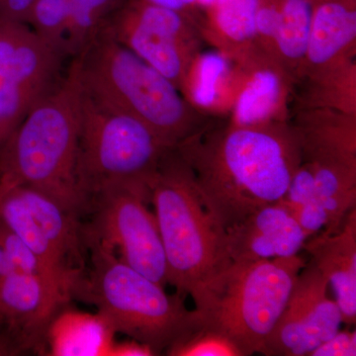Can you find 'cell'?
Returning <instances> with one entry per match:
<instances>
[{
	"label": "cell",
	"instance_id": "3",
	"mask_svg": "<svg viewBox=\"0 0 356 356\" xmlns=\"http://www.w3.org/2000/svg\"><path fill=\"white\" fill-rule=\"evenodd\" d=\"M79 90L67 74L0 146V184L29 187L81 216L88 209L76 180Z\"/></svg>",
	"mask_w": 356,
	"mask_h": 356
},
{
	"label": "cell",
	"instance_id": "9",
	"mask_svg": "<svg viewBox=\"0 0 356 356\" xmlns=\"http://www.w3.org/2000/svg\"><path fill=\"white\" fill-rule=\"evenodd\" d=\"M151 191L125 186L91 200L92 222L84 235L112 250L127 266L165 287L168 264L156 215L147 207Z\"/></svg>",
	"mask_w": 356,
	"mask_h": 356
},
{
	"label": "cell",
	"instance_id": "4",
	"mask_svg": "<svg viewBox=\"0 0 356 356\" xmlns=\"http://www.w3.org/2000/svg\"><path fill=\"white\" fill-rule=\"evenodd\" d=\"M151 202L163 241L168 284L191 295L232 264L226 229L202 197L191 166L175 147L151 182Z\"/></svg>",
	"mask_w": 356,
	"mask_h": 356
},
{
	"label": "cell",
	"instance_id": "31",
	"mask_svg": "<svg viewBox=\"0 0 356 356\" xmlns=\"http://www.w3.org/2000/svg\"><path fill=\"white\" fill-rule=\"evenodd\" d=\"M20 351L13 343L6 327L0 322V356L19 355Z\"/></svg>",
	"mask_w": 356,
	"mask_h": 356
},
{
	"label": "cell",
	"instance_id": "12",
	"mask_svg": "<svg viewBox=\"0 0 356 356\" xmlns=\"http://www.w3.org/2000/svg\"><path fill=\"white\" fill-rule=\"evenodd\" d=\"M69 301L41 276L19 270L0 276V322L20 353L41 346L49 323Z\"/></svg>",
	"mask_w": 356,
	"mask_h": 356
},
{
	"label": "cell",
	"instance_id": "14",
	"mask_svg": "<svg viewBox=\"0 0 356 356\" xmlns=\"http://www.w3.org/2000/svg\"><path fill=\"white\" fill-rule=\"evenodd\" d=\"M232 261H257L299 254L308 236L282 201L268 204L226 229Z\"/></svg>",
	"mask_w": 356,
	"mask_h": 356
},
{
	"label": "cell",
	"instance_id": "6",
	"mask_svg": "<svg viewBox=\"0 0 356 356\" xmlns=\"http://www.w3.org/2000/svg\"><path fill=\"white\" fill-rule=\"evenodd\" d=\"M306 262L299 254L232 262L192 293L199 322L231 339L242 356L259 353Z\"/></svg>",
	"mask_w": 356,
	"mask_h": 356
},
{
	"label": "cell",
	"instance_id": "25",
	"mask_svg": "<svg viewBox=\"0 0 356 356\" xmlns=\"http://www.w3.org/2000/svg\"><path fill=\"white\" fill-rule=\"evenodd\" d=\"M166 353L170 356H242L231 339L201 324L199 320L197 325L177 339Z\"/></svg>",
	"mask_w": 356,
	"mask_h": 356
},
{
	"label": "cell",
	"instance_id": "8",
	"mask_svg": "<svg viewBox=\"0 0 356 356\" xmlns=\"http://www.w3.org/2000/svg\"><path fill=\"white\" fill-rule=\"evenodd\" d=\"M103 28L178 89L192 60L203 49L193 20L147 0H123Z\"/></svg>",
	"mask_w": 356,
	"mask_h": 356
},
{
	"label": "cell",
	"instance_id": "24",
	"mask_svg": "<svg viewBox=\"0 0 356 356\" xmlns=\"http://www.w3.org/2000/svg\"><path fill=\"white\" fill-rule=\"evenodd\" d=\"M67 22V0H38L32 7L26 24L67 57L65 53Z\"/></svg>",
	"mask_w": 356,
	"mask_h": 356
},
{
	"label": "cell",
	"instance_id": "26",
	"mask_svg": "<svg viewBox=\"0 0 356 356\" xmlns=\"http://www.w3.org/2000/svg\"><path fill=\"white\" fill-rule=\"evenodd\" d=\"M0 248L6 252L7 257L10 259L14 266L18 270L22 273L33 274V275L41 276L44 280L51 281V283L60 288L69 298H72L69 293L65 291L54 273L49 267L44 264L37 254L28 247L22 240L16 235L13 229L2 222L0 219Z\"/></svg>",
	"mask_w": 356,
	"mask_h": 356
},
{
	"label": "cell",
	"instance_id": "2",
	"mask_svg": "<svg viewBox=\"0 0 356 356\" xmlns=\"http://www.w3.org/2000/svg\"><path fill=\"white\" fill-rule=\"evenodd\" d=\"M67 74L83 95L139 119L170 147L210 121L192 108L170 79L104 28L72 58Z\"/></svg>",
	"mask_w": 356,
	"mask_h": 356
},
{
	"label": "cell",
	"instance_id": "19",
	"mask_svg": "<svg viewBox=\"0 0 356 356\" xmlns=\"http://www.w3.org/2000/svg\"><path fill=\"white\" fill-rule=\"evenodd\" d=\"M14 186L17 187L40 231L55 250L76 286L86 268L84 250L88 248L79 216L43 192L29 187Z\"/></svg>",
	"mask_w": 356,
	"mask_h": 356
},
{
	"label": "cell",
	"instance_id": "16",
	"mask_svg": "<svg viewBox=\"0 0 356 356\" xmlns=\"http://www.w3.org/2000/svg\"><path fill=\"white\" fill-rule=\"evenodd\" d=\"M310 261L329 282L344 324L356 321V210L332 234L320 233L306 241Z\"/></svg>",
	"mask_w": 356,
	"mask_h": 356
},
{
	"label": "cell",
	"instance_id": "22",
	"mask_svg": "<svg viewBox=\"0 0 356 356\" xmlns=\"http://www.w3.org/2000/svg\"><path fill=\"white\" fill-rule=\"evenodd\" d=\"M325 108L356 115V58L309 72L295 83L293 110Z\"/></svg>",
	"mask_w": 356,
	"mask_h": 356
},
{
	"label": "cell",
	"instance_id": "33",
	"mask_svg": "<svg viewBox=\"0 0 356 356\" xmlns=\"http://www.w3.org/2000/svg\"><path fill=\"white\" fill-rule=\"evenodd\" d=\"M309 2L313 6V4L320 3V2L330 1V0H308Z\"/></svg>",
	"mask_w": 356,
	"mask_h": 356
},
{
	"label": "cell",
	"instance_id": "1",
	"mask_svg": "<svg viewBox=\"0 0 356 356\" xmlns=\"http://www.w3.org/2000/svg\"><path fill=\"white\" fill-rule=\"evenodd\" d=\"M191 166L204 201L228 229L284 197L302 161L290 122L236 127L208 121L175 147Z\"/></svg>",
	"mask_w": 356,
	"mask_h": 356
},
{
	"label": "cell",
	"instance_id": "34",
	"mask_svg": "<svg viewBox=\"0 0 356 356\" xmlns=\"http://www.w3.org/2000/svg\"><path fill=\"white\" fill-rule=\"evenodd\" d=\"M0 146H1V142H0Z\"/></svg>",
	"mask_w": 356,
	"mask_h": 356
},
{
	"label": "cell",
	"instance_id": "28",
	"mask_svg": "<svg viewBox=\"0 0 356 356\" xmlns=\"http://www.w3.org/2000/svg\"><path fill=\"white\" fill-rule=\"evenodd\" d=\"M38 0H0V20L25 23Z\"/></svg>",
	"mask_w": 356,
	"mask_h": 356
},
{
	"label": "cell",
	"instance_id": "29",
	"mask_svg": "<svg viewBox=\"0 0 356 356\" xmlns=\"http://www.w3.org/2000/svg\"><path fill=\"white\" fill-rule=\"evenodd\" d=\"M156 355V351L147 346L140 343L136 339L129 341H116L112 346L109 356H154Z\"/></svg>",
	"mask_w": 356,
	"mask_h": 356
},
{
	"label": "cell",
	"instance_id": "27",
	"mask_svg": "<svg viewBox=\"0 0 356 356\" xmlns=\"http://www.w3.org/2000/svg\"><path fill=\"white\" fill-rule=\"evenodd\" d=\"M356 332L339 330L337 334L318 346L309 356H355Z\"/></svg>",
	"mask_w": 356,
	"mask_h": 356
},
{
	"label": "cell",
	"instance_id": "7",
	"mask_svg": "<svg viewBox=\"0 0 356 356\" xmlns=\"http://www.w3.org/2000/svg\"><path fill=\"white\" fill-rule=\"evenodd\" d=\"M172 149L139 119L79 90L76 172L88 209L95 196L109 189L134 186L151 191L152 180Z\"/></svg>",
	"mask_w": 356,
	"mask_h": 356
},
{
	"label": "cell",
	"instance_id": "13",
	"mask_svg": "<svg viewBox=\"0 0 356 356\" xmlns=\"http://www.w3.org/2000/svg\"><path fill=\"white\" fill-rule=\"evenodd\" d=\"M238 63L242 84L227 123L252 127L289 121L295 81L286 70L259 49Z\"/></svg>",
	"mask_w": 356,
	"mask_h": 356
},
{
	"label": "cell",
	"instance_id": "30",
	"mask_svg": "<svg viewBox=\"0 0 356 356\" xmlns=\"http://www.w3.org/2000/svg\"><path fill=\"white\" fill-rule=\"evenodd\" d=\"M147 1L179 11L184 15L188 16L197 26L199 25L201 11L196 3V0H147Z\"/></svg>",
	"mask_w": 356,
	"mask_h": 356
},
{
	"label": "cell",
	"instance_id": "10",
	"mask_svg": "<svg viewBox=\"0 0 356 356\" xmlns=\"http://www.w3.org/2000/svg\"><path fill=\"white\" fill-rule=\"evenodd\" d=\"M67 58L25 23L0 20V142L63 77Z\"/></svg>",
	"mask_w": 356,
	"mask_h": 356
},
{
	"label": "cell",
	"instance_id": "32",
	"mask_svg": "<svg viewBox=\"0 0 356 356\" xmlns=\"http://www.w3.org/2000/svg\"><path fill=\"white\" fill-rule=\"evenodd\" d=\"M213 1H214V0H196V3H197V6L199 7V9H200V11H202L204 8H206V7L209 6Z\"/></svg>",
	"mask_w": 356,
	"mask_h": 356
},
{
	"label": "cell",
	"instance_id": "18",
	"mask_svg": "<svg viewBox=\"0 0 356 356\" xmlns=\"http://www.w3.org/2000/svg\"><path fill=\"white\" fill-rule=\"evenodd\" d=\"M289 122L298 137L302 161L356 165V115L325 108L296 109Z\"/></svg>",
	"mask_w": 356,
	"mask_h": 356
},
{
	"label": "cell",
	"instance_id": "23",
	"mask_svg": "<svg viewBox=\"0 0 356 356\" xmlns=\"http://www.w3.org/2000/svg\"><path fill=\"white\" fill-rule=\"evenodd\" d=\"M123 0H67V22L65 53L76 55L100 30Z\"/></svg>",
	"mask_w": 356,
	"mask_h": 356
},
{
	"label": "cell",
	"instance_id": "21",
	"mask_svg": "<svg viewBox=\"0 0 356 356\" xmlns=\"http://www.w3.org/2000/svg\"><path fill=\"white\" fill-rule=\"evenodd\" d=\"M115 334L98 312L90 314L64 306L49 323L44 341L53 356H109Z\"/></svg>",
	"mask_w": 356,
	"mask_h": 356
},
{
	"label": "cell",
	"instance_id": "11",
	"mask_svg": "<svg viewBox=\"0 0 356 356\" xmlns=\"http://www.w3.org/2000/svg\"><path fill=\"white\" fill-rule=\"evenodd\" d=\"M329 282L311 261L300 271L284 311L259 353L309 356L341 330V309L329 297Z\"/></svg>",
	"mask_w": 356,
	"mask_h": 356
},
{
	"label": "cell",
	"instance_id": "5",
	"mask_svg": "<svg viewBox=\"0 0 356 356\" xmlns=\"http://www.w3.org/2000/svg\"><path fill=\"white\" fill-rule=\"evenodd\" d=\"M90 266L72 291L97 308L114 331L151 346L156 355L168 350L198 323L184 297L170 296L165 287L127 266L112 250L86 236Z\"/></svg>",
	"mask_w": 356,
	"mask_h": 356
},
{
	"label": "cell",
	"instance_id": "17",
	"mask_svg": "<svg viewBox=\"0 0 356 356\" xmlns=\"http://www.w3.org/2000/svg\"><path fill=\"white\" fill-rule=\"evenodd\" d=\"M351 58H356V0H330L313 4L299 79Z\"/></svg>",
	"mask_w": 356,
	"mask_h": 356
},
{
	"label": "cell",
	"instance_id": "15",
	"mask_svg": "<svg viewBox=\"0 0 356 356\" xmlns=\"http://www.w3.org/2000/svg\"><path fill=\"white\" fill-rule=\"evenodd\" d=\"M242 79L238 62L215 49H202L189 65L179 91L201 116L224 120L231 112Z\"/></svg>",
	"mask_w": 356,
	"mask_h": 356
},
{
	"label": "cell",
	"instance_id": "20",
	"mask_svg": "<svg viewBox=\"0 0 356 356\" xmlns=\"http://www.w3.org/2000/svg\"><path fill=\"white\" fill-rule=\"evenodd\" d=\"M204 44L240 62L257 50L255 0H214L201 11Z\"/></svg>",
	"mask_w": 356,
	"mask_h": 356
}]
</instances>
